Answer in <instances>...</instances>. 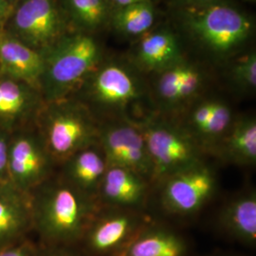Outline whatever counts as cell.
<instances>
[{
  "label": "cell",
  "mask_w": 256,
  "mask_h": 256,
  "mask_svg": "<svg viewBox=\"0 0 256 256\" xmlns=\"http://www.w3.org/2000/svg\"><path fill=\"white\" fill-rule=\"evenodd\" d=\"M196 1L200 2V3H209V2H212V1H214V0H196Z\"/></svg>",
  "instance_id": "30"
},
{
  "label": "cell",
  "mask_w": 256,
  "mask_h": 256,
  "mask_svg": "<svg viewBox=\"0 0 256 256\" xmlns=\"http://www.w3.org/2000/svg\"><path fill=\"white\" fill-rule=\"evenodd\" d=\"M187 25L200 42L218 55L236 50L252 34L248 18L225 4H212L190 12Z\"/></svg>",
  "instance_id": "7"
},
{
  "label": "cell",
  "mask_w": 256,
  "mask_h": 256,
  "mask_svg": "<svg viewBox=\"0 0 256 256\" xmlns=\"http://www.w3.org/2000/svg\"><path fill=\"white\" fill-rule=\"evenodd\" d=\"M0 256H37V248L27 238L0 247Z\"/></svg>",
  "instance_id": "25"
},
{
  "label": "cell",
  "mask_w": 256,
  "mask_h": 256,
  "mask_svg": "<svg viewBox=\"0 0 256 256\" xmlns=\"http://www.w3.org/2000/svg\"><path fill=\"white\" fill-rule=\"evenodd\" d=\"M10 134L0 129V182L9 180L8 160Z\"/></svg>",
  "instance_id": "26"
},
{
  "label": "cell",
  "mask_w": 256,
  "mask_h": 256,
  "mask_svg": "<svg viewBox=\"0 0 256 256\" xmlns=\"http://www.w3.org/2000/svg\"><path fill=\"white\" fill-rule=\"evenodd\" d=\"M45 104L37 88L0 74V129L12 134L36 126Z\"/></svg>",
  "instance_id": "12"
},
{
  "label": "cell",
  "mask_w": 256,
  "mask_h": 256,
  "mask_svg": "<svg viewBox=\"0 0 256 256\" xmlns=\"http://www.w3.org/2000/svg\"><path fill=\"white\" fill-rule=\"evenodd\" d=\"M59 166V176L64 182L97 200L102 180L108 166L99 144L74 153Z\"/></svg>",
  "instance_id": "15"
},
{
  "label": "cell",
  "mask_w": 256,
  "mask_h": 256,
  "mask_svg": "<svg viewBox=\"0 0 256 256\" xmlns=\"http://www.w3.org/2000/svg\"><path fill=\"white\" fill-rule=\"evenodd\" d=\"M57 166L36 126L10 134L9 182L23 192H32L54 174Z\"/></svg>",
  "instance_id": "9"
},
{
  "label": "cell",
  "mask_w": 256,
  "mask_h": 256,
  "mask_svg": "<svg viewBox=\"0 0 256 256\" xmlns=\"http://www.w3.org/2000/svg\"><path fill=\"white\" fill-rule=\"evenodd\" d=\"M63 9L68 22L86 34L101 28L108 16V0H64Z\"/></svg>",
  "instance_id": "21"
},
{
  "label": "cell",
  "mask_w": 256,
  "mask_h": 256,
  "mask_svg": "<svg viewBox=\"0 0 256 256\" xmlns=\"http://www.w3.org/2000/svg\"><path fill=\"white\" fill-rule=\"evenodd\" d=\"M68 25L64 9L57 0H19L4 30L42 54L70 32Z\"/></svg>",
  "instance_id": "6"
},
{
  "label": "cell",
  "mask_w": 256,
  "mask_h": 256,
  "mask_svg": "<svg viewBox=\"0 0 256 256\" xmlns=\"http://www.w3.org/2000/svg\"><path fill=\"white\" fill-rule=\"evenodd\" d=\"M37 256H78L74 254L70 247H44L37 248Z\"/></svg>",
  "instance_id": "27"
},
{
  "label": "cell",
  "mask_w": 256,
  "mask_h": 256,
  "mask_svg": "<svg viewBox=\"0 0 256 256\" xmlns=\"http://www.w3.org/2000/svg\"><path fill=\"white\" fill-rule=\"evenodd\" d=\"M188 244L182 234L160 225H144L112 256H186Z\"/></svg>",
  "instance_id": "17"
},
{
  "label": "cell",
  "mask_w": 256,
  "mask_h": 256,
  "mask_svg": "<svg viewBox=\"0 0 256 256\" xmlns=\"http://www.w3.org/2000/svg\"><path fill=\"white\" fill-rule=\"evenodd\" d=\"M43 72V55L0 30V74L37 88Z\"/></svg>",
  "instance_id": "16"
},
{
  "label": "cell",
  "mask_w": 256,
  "mask_h": 256,
  "mask_svg": "<svg viewBox=\"0 0 256 256\" xmlns=\"http://www.w3.org/2000/svg\"><path fill=\"white\" fill-rule=\"evenodd\" d=\"M148 182L137 172L120 166H108L97 202L104 207L138 210L146 200Z\"/></svg>",
  "instance_id": "13"
},
{
  "label": "cell",
  "mask_w": 256,
  "mask_h": 256,
  "mask_svg": "<svg viewBox=\"0 0 256 256\" xmlns=\"http://www.w3.org/2000/svg\"><path fill=\"white\" fill-rule=\"evenodd\" d=\"M111 3L117 7V9L126 7L129 5L133 4H138V3H142V2H149V0H110Z\"/></svg>",
  "instance_id": "29"
},
{
  "label": "cell",
  "mask_w": 256,
  "mask_h": 256,
  "mask_svg": "<svg viewBox=\"0 0 256 256\" xmlns=\"http://www.w3.org/2000/svg\"><path fill=\"white\" fill-rule=\"evenodd\" d=\"M220 227L243 245L256 244V192L248 190L230 200L220 214Z\"/></svg>",
  "instance_id": "18"
},
{
  "label": "cell",
  "mask_w": 256,
  "mask_h": 256,
  "mask_svg": "<svg viewBox=\"0 0 256 256\" xmlns=\"http://www.w3.org/2000/svg\"><path fill=\"white\" fill-rule=\"evenodd\" d=\"M43 55L39 90L45 102L70 97L100 64L101 50L86 32H68Z\"/></svg>",
  "instance_id": "2"
},
{
  "label": "cell",
  "mask_w": 256,
  "mask_h": 256,
  "mask_svg": "<svg viewBox=\"0 0 256 256\" xmlns=\"http://www.w3.org/2000/svg\"><path fill=\"white\" fill-rule=\"evenodd\" d=\"M8 1H9L10 3H12V4L14 5L16 2H18L19 0H8Z\"/></svg>",
  "instance_id": "31"
},
{
  "label": "cell",
  "mask_w": 256,
  "mask_h": 256,
  "mask_svg": "<svg viewBox=\"0 0 256 256\" xmlns=\"http://www.w3.org/2000/svg\"></svg>",
  "instance_id": "32"
},
{
  "label": "cell",
  "mask_w": 256,
  "mask_h": 256,
  "mask_svg": "<svg viewBox=\"0 0 256 256\" xmlns=\"http://www.w3.org/2000/svg\"><path fill=\"white\" fill-rule=\"evenodd\" d=\"M32 230L30 194L9 180L0 182V247L26 238Z\"/></svg>",
  "instance_id": "14"
},
{
  "label": "cell",
  "mask_w": 256,
  "mask_h": 256,
  "mask_svg": "<svg viewBox=\"0 0 256 256\" xmlns=\"http://www.w3.org/2000/svg\"><path fill=\"white\" fill-rule=\"evenodd\" d=\"M137 58L147 70L162 72L180 62L178 40L171 32L165 30L147 34L140 41Z\"/></svg>",
  "instance_id": "20"
},
{
  "label": "cell",
  "mask_w": 256,
  "mask_h": 256,
  "mask_svg": "<svg viewBox=\"0 0 256 256\" xmlns=\"http://www.w3.org/2000/svg\"><path fill=\"white\" fill-rule=\"evenodd\" d=\"M36 126L57 165L84 148L98 144L100 122L74 97L46 102Z\"/></svg>",
  "instance_id": "3"
},
{
  "label": "cell",
  "mask_w": 256,
  "mask_h": 256,
  "mask_svg": "<svg viewBox=\"0 0 256 256\" xmlns=\"http://www.w3.org/2000/svg\"><path fill=\"white\" fill-rule=\"evenodd\" d=\"M162 202L176 216H190L202 209L216 191V176L204 162L162 180Z\"/></svg>",
  "instance_id": "10"
},
{
  "label": "cell",
  "mask_w": 256,
  "mask_h": 256,
  "mask_svg": "<svg viewBox=\"0 0 256 256\" xmlns=\"http://www.w3.org/2000/svg\"><path fill=\"white\" fill-rule=\"evenodd\" d=\"M138 122L153 166L154 180L162 182L203 162L205 150L183 126L152 117Z\"/></svg>",
  "instance_id": "5"
},
{
  "label": "cell",
  "mask_w": 256,
  "mask_h": 256,
  "mask_svg": "<svg viewBox=\"0 0 256 256\" xmlns=\"http://www.w3.org/2000/svg\"><path fill=\"white\" fill-rule=\"evenodd\" d=\"M216 152L234 164L256 165V118L248 116L234 120L229 132L216 148Z\"/></svg>",
  "instance_id": "19"
},
{
  "label": "cell",
  "mask_w": 256,
  "mask_h": 256,
  "mask_svg": "<svg viewBox=\"0 0 256 256\" xmlns=\"http://www.w3.org/2000/svg\"><path fill=\"white\" fill-rule=\"evenodd\" d=\"M144 225V220L137 210L100 208L86 227L80 243L88 256H114Z\"/></svg>",
  "instance_id": "11"
},
{
  "label": "cell",
  "mask_w": 256,
  "mask_h": 256,
  "mask_svg": "<svg viewBox=\"0 0 256 256\" xmlns=\"http://www.w3.org/2000/svg\"><path fill=\"white\" fill-rule=\"evenodd\" d=\"M155 18L150 2H142L117 9L112 22L115 28L124 34L140 36L152 27Z\"/></svg>",
  "instance_id": "22"
},
{
  "label": "cell",
  "mask_w": 256,
  "mask_h": 256,
  "mask_svg": "<svg viewBox=\"0 0 256 256\" xmlns=\"http://www.w3.org/2000/svg\"><path fill=\"white\" fill-rule=\"evenodd\" d=\"M98 144L108 166L128 168L147 180H154L153 166L138 122L128 118L100 122Z\"/></svg>",
  "instance_id": "8"
},
{
  "label": "cell",
  "mask_w": 256,
  "mask_h": 256,
  "mask_svg": "<svg viewBox=\"0 0 256 256\" xmlns=\"http://www.w3.org/2000/svg\"><path fill=\"white\" fill-rule=\"evenodd\" d=\"M204 82V75L202 70L192 64H188L182 80L178 88L174 99V110L180 108L184 104L191 101L202 90Z\"/></svg>",
  "instance_id": "23"
},
{
  "label": "cell",
  "mask_w": 256,
  "mask_h": 256,
  "mask_svg": "<svg viewBox=\"0 0 256 256\" xmlns=\"http://www.w3.org/2000/svg\"><path fill=\"white\" fill-rule=\"evenodd\" d=\"M144 92L142 82L130 68L110 62L99 64L70 97L84 104L96 119L98 114H115V119L140 101Z\"/></svg>",
  "instance_id": "4"
},
{
  "label": "cell",
  "mask_w": 256,
  "mask_h": 256,
  "mask_svg": "<svg viewBox=\"0 0 256 256\" xmlns=\"http://www.w3.org/2000/svg\"><path fill=\"white\" fill-rule=\"evenodd\" d=\"M234 86L243 92H254L256 88V55L250 54L239 60L230 70Z\"/></svg>",
  "instance_id": "24"
},
{
  "label": "cell",
  "mask_w": 256,
  "mask_h": 256,
  "mask_svg": "<svg viewBox=\"0 0 256 256\" xmlns=\"http://www.w3.org/2000/svg\"><path fill=\"white\" fill-rule=\"evenodd\" d=\"M14 6L8 0H0V30H4Z\"/></svg>",
  "instance_id": "28"
},
{
  "label": "cell",
  "mask_w": 256,
  "mask_h": 256,
  "mask_svg": "<svg viewBox=\"0 0 256 256\" xmlns=\"http://www.w3.org/2000/svg\"><path fill=\"white\" fill-rule=\"evenodd\" d=\"M32 230L46 247H70L80 243L101 205L54 174L30 192Z\"/></svg>",
  "instance_id": "1"
}]
</instances>
